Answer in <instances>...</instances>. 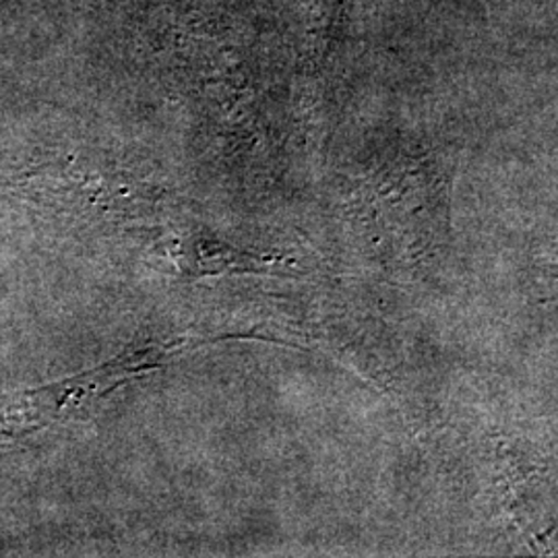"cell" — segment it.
<instances>
[{"label":"cell","instance_id":"6da1fadb","mask_svg":"<svg viewBox=\"0 0 558 558\" xmlns=\"http://www.w3.org/2000/svg\"><path fill=\"white\" fill-rule=\"evenodd\" d=\"M271 257L240 251L211 234H197L184 246V271L197 278L220 274H271Z\"/></svg>","mask_w":558,"mask_h":558}]
</instances>
